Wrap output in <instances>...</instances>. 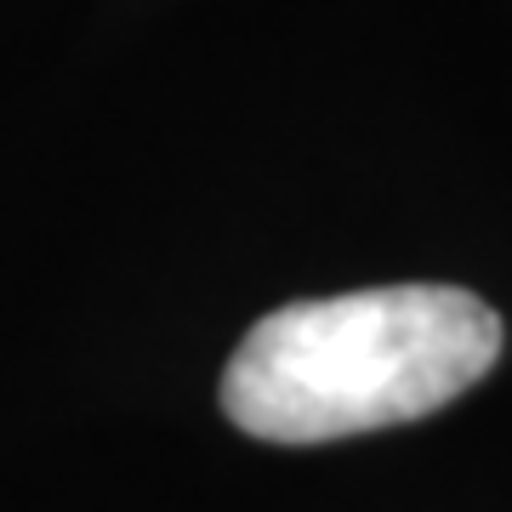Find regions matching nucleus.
I'll use <instances>...</instances> for the list:
<instances>
[{
  "label": "nucleus",
  "instance_id": "1",
  "mask_svg": "<svg viewBox=\"0 0 512 512\" xmlns=\"http://www.w3.org/2000/svg\"><path fill=\"white\" fill-rule=\"evenodd\" d=\"M501 359V313L461 285H370L262 313L222 370V416L262 444H330L444 410Z\"/></svg>",
  "mask_w": 512,
  "mask_h": 512
}]
</instances>
